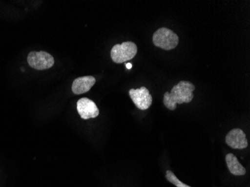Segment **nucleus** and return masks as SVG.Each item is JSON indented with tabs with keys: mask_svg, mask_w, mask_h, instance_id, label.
Listing matches in <instances>:
<instances>
[{
	"mask_svg": "<svg viewBox=\"0 0 250 187\" xmlns=\"http://www.w3.org/2000/svg\"><path fill=\"white\" fill-rule=\"evenodd\" d=\"M226 143L234 149H244L248 146L245 133L239 128L233 129L226 135Z\"/></svg>",
	"mask_w": 250,
	"mask_h": 187,
	"instance_id": "0eeeda50",
	"label": "nucleus"
},
{
	"mask_svg": "<svg viewBox=\"0 0 250 187\" xmlns=\"http://www.w3.org/2000/svg\"><path fill=\"white\" fill-rule=\"evenodd\" d=\"M129 95L136 107L140 110H146L152 104V96L146 87L143 86L138 89H130Z\"/></svg>",
	"mask_w": 250,
	"mask_h": 187,
	"instance_id": "39448f33",
	"label": "nucleus"
},
{
	"mask_svg": "<svg viewBox=\"0 0 250 187\" xmlns=\"http://www.w3.org/2000/svg\"><path fill=\"white\" fill-rule=\"evenodd\" d=\"M226 164L230 172L235 176H243L246 174V168L241 165L237 157L233 154H228L226 157Z\"/></svg>",
	"mask_w": 250,
	"mask_h": 187,
	"instance_id": "1a4fd4ad",
	"label": "nucleus"
},
{
	"mask_svg": "<svg viewBox=\"0 0 250 187\" xmlns=\"http://www.w3.org/2000/svg\"><path fill=\"white\" fill-rule=\"evenodd\" d=\"M126 65V67H127V69H130L132 68V64H130V63H127V64H125Z\"/></svg>",
	"mask_w": 250,
	"mask_h": 187,
	"instance_id": "9b49d317",
	"label": "nucleus"
},
{
	"mask_svg": "<svg viewBox=\"0 0 250 187\" xmlns=\"http://www.w3.org/2000/svg\"><path fill=\"white\" fill-rule=\"evenodd\" d=\"M96 83V79L92 76L78 77L73 82L72 92L75 95H82L88 92Z\"/></svg>",
	"mask_w": 250,
	"mask_h": 187,
	"instance_id": "6e6552de",
	"label": "nucleus"
},
{
	"mask_svg": "<svg viewBox=\"0 0 250 187\" xmlns=\"http://www.w3.org/2000/svg\"><path fill=\"white\" fill-rule=\"evenodd\" d=\"M154 46L165 50H173L179 43V38L173 31L168 28H160L153 35Z\"/></svg>",
	"mask_w": 250,
	"mask_h": 187,
	"instance_id": "f03ea898",
	"label": "nucleus"
},
{
	"mask_svg": "<svg viewBox=\"0 0 250 187\" xmlns=\"http://www.w3.org/2000/svg\"><path fill=\"white\" fill-rule=\"evenodd\" d=\"M195 85L189 81H180L174 85L171 92H166L164 95V104L169 110L176 109L177 104H188L193 99Z\"/></svg>",
	"mask_w": 250,
	"mask_h": 187,
	"instance_id": "f257e3e1",
	"label": "nucleus"
},
{
	"mask_svg": "<svg viewBox=\"0 0 250 187\" xmlns=\"http://www.w3.org/2000/svg\"><path fill=\"white\" fill-rule=\"evenodd\" d=\"M77 111L84 120L95 119L99 115V109L96 104L92 100L87 98H83L77 101Z\"/></svg>",
	"mask_w": 250,
	"mask_h": 187,
	"instance_id": "423d86ee",
	"label": "nucleus"
},
{
	"mask_svg": "<svg viewBox=\"0 0 250 187\" xmlns=\"http://www.w3.org/2000/svg\"><path fill=\"white\" fill-rule=\"evenodd\" d=\"M137 53V46L131 42H124L115 45L111 50V58L112 61L117 64L126 62L133 60Z\"/></svg>",
	"mask_w": 250,
	"mask_h": 187,
	"instance_id": "7ed1b4c3",
	"label": "nucleus"
},
{
	"mask_svg": "<svg viewBox=\"0 0 250 187\" xmlns=\"http://www.w3.org/2000/svg\"><path fill=\"white\" fill-rule=\"evenodd\" d=\"M29 65L38 71L51 68L54 65V58L45 51L30 52L27 56Z\"/></svg>",
	"mask_w": 250,
	"mask_h": 187,
	"instance_id": "20e7f679",
	"label": "nucleus"
},
{
	"mask_svg": "<svg viewBox=\"0 0 250 187\" xmlns=\"http://www.w3.org/2000/svg\"><path fill=\"white\" fill-rule=\"evenodd\" d=\"M166 178H167V181L168 182L171 183V184L175 185V187H191L187 185V184H184L183 182H181L180 180H178V178L175 176L174 173L172 172V171H167V173H166Z\"/></svg>",
	"mask_w": 250,
	"mask_h": 187,
	"instance_id": "9d476101",
	"label": "nucleus"
}]
</instances>
